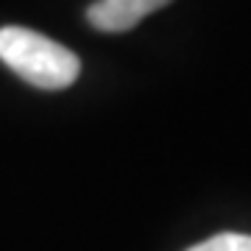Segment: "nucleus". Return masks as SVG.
Masks as SVG:
<instances>
[{
	"mask_svg": "<svg viewBox=\"0 0 251 251\" xmlns=\"http://www.w3.org/2000/svg\"><path fill=\"white\" fill-rule=\"evenodd\" d=\"M187 251H251V234H237V232H224L215 234L204 243L190 246Z\"/></svg>",
	"mask_w": 251,
	"mask_h": 251,
	"instance_id": "obj_3",
	"label": "nucleus"
},
{
	"mask_svg": "<svg viewBox=\"0 0 251 251\" xmlns=\"http://www.w3.org/2000/svg\"><path fill=\"white\" fill-rule=\"evenodd\" d=\"M0 62L39 90H64L81 73V59L70 48L23 25L0 28Z\"/></svg>",
	"mask_w": 251,
	"mask_h": 251,
	"instance_id": "obj_1",
	"label": "nucleus"
},
{
	"mask_svg": "<svg viewBox=\"0 0 251 251\" xmlns=\"http://www.w3.org/2000/svg\"><path fill=\"white\" fill-rule=\"evenodd\" d=\"M168 3H173V0H95L87 9V20L95 31L123 34Z\"/></svg>",
	"mask_w": 251,
	"mask_h": 251,
	"instance_id": "obj_2",
	"label": "nucleus"
}]
</instances>
